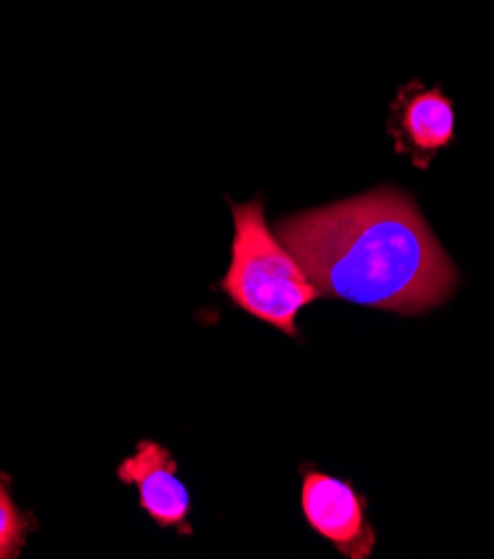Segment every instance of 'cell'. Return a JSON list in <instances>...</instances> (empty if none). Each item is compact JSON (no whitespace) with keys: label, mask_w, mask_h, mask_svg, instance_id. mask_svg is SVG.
<instances>
[{"label":"cell","mask_w":494,"mask_h":559,"mask_svg":"<svg viewBox=\"0 0 494 559\" xmlns=\"http://www.w3.org/2000/svg\"><path fill=\"white\" fill-rule=\"evenodd\" d=\"M277 235L321 295L421 314L453 297L459 272L414 201L397 188L292 214Z\"/></svg>","instance_id":"6da1fadb"},{"label":"cell","mask_w":494,"mask_h":559,"mask_svg":"<svg viewBox=\"0 0 494 559\" xmlns=\"http://www.w3.org/2000/svg\"><path fill=\"white\" fill-rule=\"evenodd\" d=\"M234 241L221 290L248 314L297 337L299 312L321 293L288 246L272 233L263 203H234Z\"/></svg>","instance_id":"7a4b0ae2"},{"label":"cell","mask_w":494,"mask_h":559,"mask_svg":"<svg viewBox=\"0 0 494 559\" xmlns=\"http://www.w3.org/2000/svg\"><path fill=\"white\" fill-rule=\"evenodd\" d=\"M301 475V509L310 528L348 559L372 557L376 531L368 522L365 497L350 481L329 477L312 466H303Z\"/></svg>","instance_id":"3957f363"},{"label":"cell","mask_w":494,"mask_h":559,"mask_svg":"<svg viewBox=\"0 0 494 559\" xmlns=\"http://www.w3.org/2000/svg\"><path fill=\"white\" fill-rule=\"evenodd\" d=\"M123 484L138 490L141 509L162 528H177L183 535L190 526V492L179 479V464L165 445L141 441L136 453L121 462L117 471Z\"/></svg>","instance_id":"277c9868"},{"label":"cell","mask_w":494,"mask_h":559,"mask_svg":"<svg viewBox=\"0 0 494 559\" xmlns=\"http://www.w3.org/2000/svg\"><path fill=\"white\" fill-rule=\"evenodd\" d=\"M388 126L395 150L417 167H427L432 156L455 136V109L448 96L414 81L399 92Z\"/></svg>","instance_id":"5b68a950"},{"label":"cell","mask_w":494,"mask_h":559,"mask_svg":"<svg viewBox=\"0 0 494 559\" xmlns=\"http://www.w3.org/2000/svg\"><path fill=\"white\" fill-rule=\"evenodd\" d=\"M27 522L19 513L8 484L0 481V559L14 557L25 539Z\"/></svg>","instance_id":"8992f818"}]
</instances>
